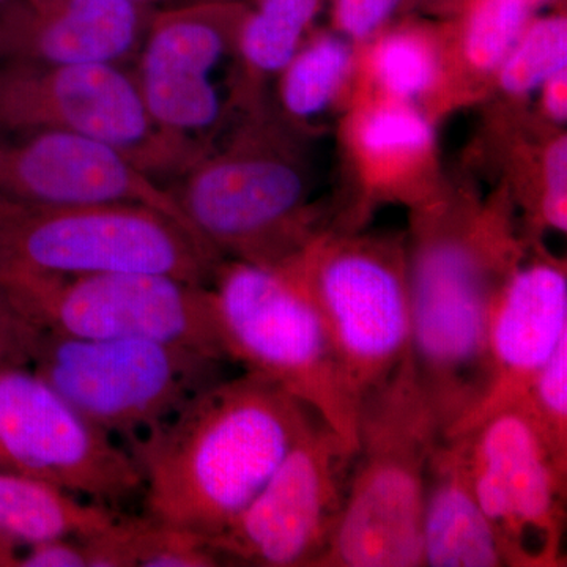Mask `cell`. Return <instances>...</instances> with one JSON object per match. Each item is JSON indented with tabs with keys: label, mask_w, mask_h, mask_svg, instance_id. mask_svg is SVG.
Segmentation results:
<instances>
[{
	"label": "cell",
	"mask_w": 567,
	"mask_h": 567,
	"mask_svg": "<svg viewBox=\"0 0 567 567\" xmlns=\"http://www.w3.org/2000/svg\"><path fill=\"white\" fill-rule=\"evenodd\" d=\"M208 290L227 361L282 388L357 450L358 402L305 290L278 268L241 260L219 264Z\"/></svg>",
	"instance_id": "277c9868"
},
{
	"label": "cell",
	"mask_w": 567,
	"mask_h": 567,
	"mask_svg": "<svg viewBox=\"0 0 567 567\" xmlns=\"http://www.w3.org/2000/svg\"><path fill=\"white\" fill-rule=\"evenodd\" d=\"M118 537L126 567H215L223 559L205 537L148 516H123Z\"/></svg>",
	"instance_id": "7402d4cb"
},
{
	"label": "cell",
	"mask_w": 567,
	"mask_h": 567,
	"mask_svg": "<svg viewBox=\"0 0 567 567\" xmlns=\"http://www.w3.org/2000/svg\"><path fill=\"white\" fill-rule=\"evenodd\" d=\"M423 561L429 567H511L498 533L477 503L462 435H442L429 462Z\"/></svg>",
	"instance_id": "ac0fdd59"
},
{
	"label": "cell",
	"mask_w": 567,
	"mask_h": 567,
	"mask_svg": "<svg viewBox=\"0 0 567 567\" xmlns=\"http://www.w3.org/2000/svg\"><path fill=\"white\" fill-rule=\"evenodd\" d=\"M567 70L555 74L543 85L544 107H546L548 117L557 122H566L567 117Z\"/></svg>",
	"instance_id": "1f68e13d"
},
{
	"label": "cell",
	"mask_w": 567,
	"mask_h": 567,
	"mask_svg": "<svg viewBox=\"0 0 567 567\" xmlns=\"http://www.w3.org/2000/svg\"><path fill=\"white\" fill-rule=\"evenodd\" d=\"M465 439L470 481L511 567L565 566L567 475L520 410H502Z\"/></svg>",
	"instance_id": "5bb4252c"
},
{
	"label": "cell",
	"mask_w": 567,
	"mask_h": 567,
	"mask_svg": "<svg viewBox=\"0 0 567 567\" xmlns=\"http://www.w3.org/2000/svg\"><path fill=\"white\" fill-rule=\"evenodd\" d=\"M516 409L528 417L555 465L567 475V339L529 382Z\"/></svg>",
	"instance_id": "cb8c5ba5"
},
{
	"label": "cell",
	"mask_w": 567,
	"mask_h": 567,
	"mask_svg": "<svg viewBox=\"0 0 567 567\" xmlns=\"http://www.w3.org/2000/svg\"><path fill=\"white\" fill-rule=\"evenodd\" d=\"M535 2V6H540V3L546 2V0H533Z\"/></svg>",
	"instance_id": "836d02e7"
},
{
	"label": "cell",
	"mask_w": 567,
	"mask_h": 567,
	"mask_svg": "<svg viewBox=\"0 0 567 567\" xmlns=\"http://www.w3.org/2000/svg\"><path fill=\"white\" fill-rule=\"evenodd\" d=\"M0 130H54L110 145L166 183L203 156L159 128L121 63L0 65Z\"/></svg>",
	"instance_id": "9c48e42d"
},
{
	"label": "cell",
	"mask_w": 567,
	"mask_h": 567,
	"mask_svg": "<svg viewBox=\"0 0 567 567\" xmlns=\"http://www.w3.org/2000/svg\"><path fill=\"white\" fill-rule=\"evenodd\" d=\"M517 254L496 223H427L406 257L412 360L443 435L486 393L492 308Z\"/></svg>",
	"instance_id": "7a4b0ae2"
},
{
	"label": "cell",
	"mask_w": 567,
	"mask_h": 567,
	"mask_svg": "<svg viewBox=\"0 0 567 567\" xmlns=\"http://www.w3.org/2000/svg\"><path fill=\"white\" fill-rule=\"evenodd\" d=\"M533 0H476L465 33V54L477 70L502 65L527 29Z\"/></svg>",
	"instance_id": "d4e9b609"
},
{
	"label": "cell",
	"mask_w": 567,
	"mask_h": 567,
	"mask_svg": "<svg viewBox=\"0 0 567 567\" xmlns=\"http://www.w3.org/2000/svg\"><path fill=\"white\" fill-rule=\"evenodd\" d=\"M434 140L431 125L405 106H383L363 122L360 142L371 155L423 151Z\"/></svg>",
	"instance_id": "4316f807"
},
{
	"label": "cell",
	"mask_w": 567,
	"mask_h": 567,
	"mask_svg": "<svg viewBox=\"0 0 567 567\" xmlns=\"http://www.w3.org/2000/svg\"><path fill=\"white\" fill-rule=\"evenodd\" d=\"M155 6L133 0H7L0 65L134 63Z\"/></svg>",
	"instance_id": "e0dca14e"
},
{
	"label": "cell",
	"mask_w": 567,
	"mask_h": 567,
	"mask_svg": "<svg viewBox=\"0 0 567 567\" xmlns=\"http://www.w3.org/2000/svg\"><path fill=\"white\" fill-rule=\"evenodd\" d=\"M248 11L226 0L155 9L134 59V78L152 117L197 155H207L208 141L226 115L219 71L238 50Z\"/></svg>",
	"instance_id": "4fadbf2b"
},
{
	"label": "cell",
	"mask_w": 567,
	"mask_h": 567,
	"mask_svg": "<svg viewBox=\"0 0 567 567\" xmlns=\"http://www.w3.org/2000/svg\"><path fill=\"white\" fill-rule=\"evenodd\" d=\"M354 447L316 415L274 475L208 540L223 561L260 567H317L344 511Z\"/></svg>",
	"instance_id": "8fae6325"
},
{
	"label": "cell",
	"mask_w": 567,
	"mask_h": 567,
	"mask_svg": "<svg viewBox=\"0 0 567 567\" xmlns=\"http://www.w3.org/2000/svg\"><path fill=\"white\" fill-rule=\"evenodd\" d=\"M566 339L565 265L546 257L517 262L488 320L486 393L476 409L443 436L465 434L495 413L516 406L529 382Z\"/></svg>",
	"instance_id": "2e32d148"
},
{
	"label": "cell",
	"mask_w": 567,
	"mask_h": 567,
	"mask_svg": "<svg viewBox=\"0 0 567 567\" xmlns=\"http://www.w3.org/2000/svg\"><path fill=\"white\" fill-rule=\"evenodd\" d=\"M167 188L218 257L276 268L316 238L305 218L300 171L254 140L207 153Z\"/></svg>",
	"instance_id": "30bf717a"
},
{
	"label": "cell",
	"mask_w": 567,
	"mask_h": 567,
	"mask_svg": "<svg viewBox=\"0 0 567 567\" xmlns=\"http://www.w3.org/2000/svg\"><path fill=\"white\" fill-rule=\"evenodd\" d=\"M122 513L37 477L0 470V567H17L25 548L55 537H87Z\"/></svg>",
	"instance_id": "d6986e66"
},
{
	"label": "cell",
	"mask_w": 567,
	"mask_h": 567,
	"mask_svg": "<svg viewBox=\"0 0 567 567\" xmlns=\"http://www.w3.org/2000/svg\"><path fill=\"white\" fill-rule=\"evenodd\" d=\"M316 415L251 372L205 388L126 445L145 516L210 540L259 494Z\"/></svg>",
	"instance_id": "6da1fadb"
},
{
	"label": "cell",
	"mask_w": 567,
	"mask_h": 567,
	"mask_svg": "<svg viewBox=\"0 0 567 567\" xmlns=\"http://www.w3.org/2000/svg\"><path fill=\"white\" fill-rule=\"evenodd\" d=\"M0 470L111 507L142 494L132 453L85 420L31 365L0 369Z\"/></svg>",
	"instance_id": "7c38bea8"
},
{
	"label": "cell",
	"mask_w": 567,
	"mask_h": 567,
	"mask_svg": "<svg viewBox=\"0 0 567 567\" xmlns=\"http://www.w3.org/2000/svg\"><path fill=\"white\" fill-rule=\"evenodd\" d=\"M565 70L567 20L557 14L527 25L499 65V85L511 95H527Z\"/></svg>",
	"instance_id": "603a6c76"
},
{
	"label": "cell",
	"mask_w": 567,
	"mask_h": 567,
	"mask_svg": "<svg viewBox=\"0 0 567 567\" xmlns=\"http://www.w3.org/2000/svg\"><path fill=\"white\" fill-rule=\"evenodd\" d=\"M224 363L148 339L47 333L31 368L85 420L128 445L221 380Z\"/></svg>",
	"instance_id": "52a82bcc"
},
{
	"label": "cell",
	"mask_w": 567,
	"mask_h": 567,
	"mask_svg": "<svg viewBox=\"0 0 567 567\" xmlns=\"http://www.w3.org/2000/svg\"><path fill=\"white\" fill-rule=\"evenodd\" d=\"M44 334L0 286V369L32 365Z\"/></svg>",
	"instance_id": "83f0119b"
},
{
	"label": "cell",
	"mask_w": 567,
	"mask_h": 567,
	"mask_svg": "<svg viewBox=\"0 0 567 567\" xmlns=\"http://www.w3.org/2000/svg\"><path fill=\"white\" fill-rule=\"evenodd\" d=\"M0 197L39 207L145 205L199 238L167 185L122 152L80 134L0 130Z\"/></svg>",
	"instance_id": "9a60e30c"
},
{
	"label": "cell",
	"mask_w": 567,
	"mask_h": 567,
	"mask_svg": "<svg viewBox=\"0 0 567 567\" xmlns=\"http://www.w3.org/2000/svg\"><path fill=\"white\" fill-rule=\"evenodd\" d=\"M133 2L145 3V6H155V3L173 2V0H133Z\"/></svg>",
	"instance_id": "d6a6232c"
},
{
	"label": "cell",
	"mask_w": 567,
	"mask_h": 567,
	"mask_svg": "<svg viewBox=\"0 0 567 567\" xmlns=\"http://www.w3.org/2000/svg\"><path fill=\"white\" fill-rule=\"evenodd\" d=\"M316 305L354 401L383 385L412 354L406 256L363 238L309 241L276 267Z\"/></svg>",
	"instance_id": "8992f818"
},
{
	"label": "cell",
	"mask_w": 567,
	"mask_h": 567,
	"mask_svg": "<svg viewBox=\"0 0 567 567\" xmlns=\"http://www.w3.org/2000/svg\"><path fill=\"white\" fill-rule=\"evenodd\" d=\"M443 429L412 354L358 409L341 522L317 567H421L429 462Z\"/></svg>",
	"instance_id": "3957f363"
},
{
	"label": "cell",
	"mask_w": 567,
	"mask_h": 567,
	"mask_svg": "<svg viewBox=\"0 0 567 567\" xmlns=\"http://www.w3.org/2000/svg\"><path fill=\"white\" fill-rule=\"evenodd\" d=\"M352 65L346 41L323 37L297 52L282 71L281 99L293 117H312L333 102Z\"/></svg>",
	"instance_id": "44dd1931"
},
{
	"label": "cell",
	"mask_w": 567,
	"mask_h": 567,
	"mask_svg": "<svg viewBox=\"0 0 567 567\" xmlns=\"http://www.w3.org/2000/svg\"><path fill=\"white\" fill-rule=\"evenodd\" d=\"M17 567H87L80 537H55L25 548Z\"/></svg>",
	"instance_id": "4dcf8cb0"
},
{
	"label": "cell",
	"mask_w": 567,
	"mask_h": 567,
	"mask_svg": "<svg viewBox=\"0 0 567 567\" xmlns=\"http://www.w3.org/2000/svg\"><path fill=\"white\" fill-rule=\"evenodd\" d=\"M0 286L47 333L148 339L227 361L210 290L167 275L62 276L0 267Z\"/></svg>",
	"instance_id": "ba28073f"
},
{
	"label": "cell",
	"mask_w": 567,
	"mask_h": 567,
	"mask_svg": "<svg viewBox=\"0 0 567 567\" xmlns=\"http://www.w3.org/2000/svg\"><path fill=\"white\" fill-rule=\"evenodd\" d=\"M320 0H260L238 35V54L252 76L282 73L298 51Z\"/></svg>",
	"instance_id": "ffe728a7"
},
{
	"label": "cell",
	"mask_w": 567,
	"mask_h": 567,
	"mask_svg": "<svg viewBox=\"0 0 567 567\" xmlns=\"http://www.w3.org/2000/svg\"><path fill=\"white\" fill-rule=\"evenodd\" d=\"M401 0H336L339 29L353 40L374 35L398 9Z\"/></svg>",
	"instance_id": "f546056e"
},
{
	"label": "cell",
	"mask_w": 567,
	"mask_h": 567,
	"mask_svg": "<svg viewBox=\"0 0 567 567\" xmlns=\"http://www.w3.org/2000/svg\"><path fill=\"white\" fill-rule=\"evenodd\" d=\"M219 257L145 205L39 207L0 197V267L33 274L167 275L208 286Z\"/></svg>",
	"instance_id": "5b68a950"
},
{
	"label": "cell",
	"mask_w": 567,
	"mask_h": 567,
	"mask_svg": "<svg viewBox=\"0 0 567 567\" xmlns=\"http://www.w3.org/2000/svg\"><path fill=\"white\" fill-rule=\"evenodd\" d=\"M374 70L388 92L399 99H415L434 84V54L423 40L410 33H394L375 48Z\"/></svg>",
	"instance_id": "484cf974"
},
{
	"label": "cell",
	"mask_w": 567,
	"mask_h": 567,
	"mask_svg": "<svg viewBox=\"0 0 567 567\" xmlns=\"http://www.w3.org/2000/svg\"><path fill=\"white\" fill-rule=\"evenodd\" d=\"M3 2H7V0H0V6H2Z\"/></svg>",
	"instance_id": "e575fe53"
},
{
	"label": "cell",
	"mask_w": 567,
	"mask_h": 567,
	"mask_svg": "<svg viewBox=\"0 0 567 567\" xmlns=\"http://www.w3.org/2000/svg\"><path fill=\"white\" fill-rule=\"evenodd\" d=\"M543 199L539 205V221L548 229L565 234L567 230V142L559 137L547 151L544 164Z\"/></svg>",
	"instance_id": "f1b7e54d"
}]
</instances>
